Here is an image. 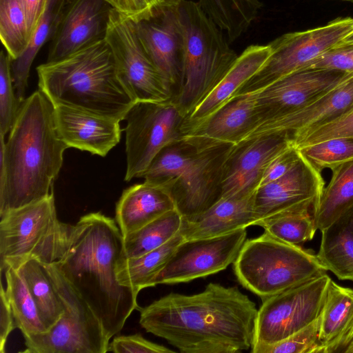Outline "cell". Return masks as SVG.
I'll return each mask as SVG.
<instances>
[{
	"label": "cell",
	"mask_w": 353,
	"mask_h": 353,
	"mask_svg": "<svg viewBox=\"0 0 353 353\" xmlns=\"http://www.w3.org/2000/svg\"><path fill=\"white\" fill-rule=\"evenodd\" d=\"M139 309L141 326L182 353H236L253 345L258 309L236 286L210 283L197 294L171 292Z\"/></svg>",
	"instance_id": "obj_1"
},
{
	"label": "cell",
	"mask_w": 353,
	"mask_h": 353,
	"mask_svg": "<svg viewBox=\"0 0 353 353\" xmlns=\"http://www.w3.org/2000/svg\"><path fill=\"white\" fill-rule=\"evenodd\" d=\"M123 254V236L116 222L101 212L66 223L62 250L52 263L89 305L110 339L139 309L138 292L121 285L117 266Z\"/></svg>",
	"instance_id": "obj_2"
},
{
	"label": "cell",
	"mask_w": 353,
	"mask_h": 353,
	"mask_svg": "<svg viewBox=\"0 0 353 353\" xmlns=\"http://www.w3.org/2000/svg\"><path fill=\"white\" fill-rule=\"evenodd\" d=\"M67 148L57 131L54 104L35 91L22 103L6 141L0 134V216L53 192Z\"/></svg>",
	"instance_id": "obj_3"
},
{
	"label": "cell",
	"mask_w": 353,
	"mask_h": 353,
	"mask_svg": "<svg viewBox=\"0 0 353 353\" xmlns=\"http://www.w3.org/2000/svg\"><path fill=\"white\" fill-rule=\"evenodd\" d=\"M38 85L53 104L121 121L136 103L119 78L105 39L37 67Z\"/></svg>",
	"instance_id": "obj_4"
},
{
	"label": "cell",
	"mask_w": 353,
	"mask_h": 353,
	"mask_svg": "<svg viewBox=\"0 0 353 353\" xmlns=\"http://www.w3.org/2000/svg\"><path fill=\"white\" fill-rule=\"evenodd\" d=\"M234 145L200 148L182 137L163 148L141 177L168 193L183 219L194 218L221 198L223 168Z\"/></svg>",
	"instance_id": "obj_5"
},
{
	"label": "cell",
	"mask_w": 353,
	"mask_h": 353,
	"mask_svg": "<svg viewBox=\"0 0 353 353\" xmlns=\"http://www.w3.org/2000/svg\"><path fill=\"white\" fill-rule=\"evenodd\" d=\"M176 9L183 52L180 88L172 101L185 119L218 85L239 55L198 2L180 0Z\"/></svg>",
	"instance_id": "obj_6"
},
{
	"label": "cell",
	"mask_w": 353,
	"mask_h": 353,
	"mask_svg": "<svg viewBox=\"0 0 353 353\" xmlns=\"http://www.w3.org/2000/svg\"><path fill=\"white\" fill-rule=\"evenodd\" d=\"M233 269L239 282L261 299L326 272L316 254L265 232L246 239Z\"/></svg>",
	"instance_id": "obj_7"
},
{
	"label": "cell",
	"mask_w": 353,
	"mask_h": 353,
	"mask_svg": "<svg viewBox=\"0 0 353 353\" xmlns=\"http://www.w3.org/2000/svg\"><path fill=\"white\" fill-rule=\"evenodd\" d=\"M0 267L17 269L34 259L52 263L63 248L66 223L57 217L54 193L0 216Z\"/></svg>",
	"instance_id": "obj_8"
},
{
	"label": "cell",
	"mask_w": 353,
	"mask_h": 353,
	"mask_svg": "<svg viewBox=\"0 0 353 353\" xmlns=\"http://www.w3.org/2000/svg\"><path fill=\"white\" fill-rule=\"evenodd\" d=\"M64 301L60 319L48 331L24 337L25 353H105L110 339L101 321L57 268L44 263Z\"/></svg>",
	"instance_id": "obj_9"
},
{
	"label": "cell",
	"mask_w": 353,
	"mask_h": 353,
	"mask_svg": "<svg viewBox=\"0 0 353 353\" xmlns=\"http://www.w3.org/2000/svg\"><path fill=\"white\" fill-rule=\"evenodd\" d=\"M353 31V17H339L325 26L288 32L269 43L267 62L239 90L234 97L257 92L279 79L308 68L325 52Z\"/></svg>",
	"instance_id": "obj_10"
},
{
	"label": "cell",
	"mask_w": 353,
	"mask_h": 353,
	"mask_svg": "<svg viewBox=\"0 0 353 353\" xmlns=\"http://www.w3.org/2000/svg\"><path fill=\"white\" fill-rule=\"evenodd\" d=\"M331 279L325 273L275 295L262 299L258 309L252 352L275 344L318 319Z\"/></svg>",
	"instance_id": "obj_11"
},
{
	"label": "cell",
	"mask_w": 353,
	"mask_h": 353,
	"mask_svg": "<svg viewBox=\"0 0 353 353\" xmlns=\"http://www.w3.org/2000/svg\"><path fill=\"white\" fill-rule=\"evenodd\" d=\"M185 117L172 100L138 101L125 115V181L141 177L155 156L183 137Z\"/></svg>",
	"instance_id": "obj_12"
},
{
	"label": "cell",
	"mask_w": 353,
	"mask_h": 353,
	"mask_svg": "<svg viewBox=\"0 0 353 353\" xmlns=\"http://www.w3.org/2000/svg\"><path fill=\"white\" fill-rule=\"evenodd\" d=\"M105 40L118 75L135 102L172 99L168 84L142 46L132 19L112 8Z\"/></svg>",
	"instance_id": "obj_13"
},
{
	"label": "cell",
	"mask_w": 353,
	"mask_h": 353,
	"mask_svg": "<svg viewBox=\"0 0 353 353\" xmlns=\"http://www.w3.org/2000/svg\"><path fill=\"white\" fill-rule=\"evenodd\" d=\"M352 77L340 70L308 68L279 79L254 92L255 125L307 107Z\"/></svg>",
	"instance_id": "obj_14"
},
{
	"label": "cell",
	"mask_w": 353,
	"mask_h": 353,
	"mask_svg": "<svg viewBox=\"0 0 353 353\" xmlns=\"http://www.w3.org/2000/svg\"><path fill=\"white\" fill-rule=\"evenodd\" d=\"M246 228L216 237L184 240L176 248L154 285L187 283L225 270L246 241Z\"/></svg>",
	"instance_id": "obj_15"
},
{
	"label": "cell",
	"mask_w": 353,
	"mask_h": 353,
	"mask_svg": "<svg viewBox=\"0 0 353 353\" xmlns=\"http://www.w3.org/2000/svg\"><path fill=\"white\" fill-rule=\"evenodd\" d=\"M178 1L162 0L133 21L141 43L168 84L172 99L180 88L183 52Z\"/></svg>",
	"instance_id": "obj_16"
},
{
	"label": "cell",
	"mask_w": 353,
	"mask_h": 353,
	"mask_svg": "<svg viewBox=\"0 0 353 353\" xmlns=\"http://www.w3.org/2000/svg\"><path fill=\"white\" fill-rule=\"evenodd\" d=\"M323 189L321 171L301 154L297 162L283 176L257 189L254 194L256 225L281 214H314Z\"/></svg>",
	"instance_id": "obj_17"
},
{
	"label": "cell",
	"mask_w": 353,
	"mask_h": 353,
	"mask_svg": "<svg viewBox=\"0 0 353 353\" xmlns=\"http://www.w3.org/2000/svg\"><path fill=\"white\" fill-rule=\"evenodd\" d=\"M292 144L290 134L283 132L234 145L223 168L221 198L254 194L268 165Z\"/></svg>",
	"instance_id": "obj_18"
},
{
	"label": "cell",
	"mask_w": 353,
	"mask_h": 353,
	"mask_svg": "<svg viewBox=\"0 0 353 353\" xmlns=\"http://www.w3.org/2000/svg\"><path fill=\"white\" fill-rule=\"evenodd\" d=\"M111 9L105 0H66L47 62L60 60L104 39Z\"/></svg>",
	"instance_id": "obj_19"
},
{
	"label": "cell",
	"mask_w": 353,
	"mask_h": 353,
	"mask_svg": "<svg viewBox=\"0 0 353 353\" xmlns=\"http://www.w3.org/2000/svg\"><path fill=\"white\" fill-rule=\"evenodd\" d=\"M60 139L68 148L105 157L121 137L119 121L63 104H54Z\"/></svg>",
	"instance_id": "obj_20"
},
{
	"label": "cell",
	"mask_w": 353,
	"mask_h": 353,
	"mask_svg": "<svg viewBox=\"0 0 353 353\" xmlns=\"http://www.w3.org/2000/svg\"><path fill=\"white\" fill-rule=\"evenodd\" d=\"M352 110L353 77L294 113L258 123L240 142L283 132L292 136L334 122Z\"/></svg>",
	"instance_id": "obj_21"
},
{
	"label": "cell",
	"mask_w": 353,
	"mask_h": 353,
	"mask_svg": "<svg viewBox=\"0 0 353 353\" xmlns=\"http://www.w3.org/2000/svg\"><path fill=\"white\" fill-rule=\"evenodd\" d=\"M256 121V92L248 93L232 98L183 138L200 148L236 145Z\"/></svg>",
	"instance_id": "obj_22"
},
{
	"label": "cell",
	"mask_w": 353,
	"mask_h": 353,
	"mask_svg": "<svg viewBox=\"0 0 353 353\" xmlns=\"http://www.w3.org/2000/svg\"><path fill=\"white\" fill-rule=\"evenodd\" d=\"M271 54L269 43L248 46L214 90L184 119L183 136L231 100L243 84L267 62Z\"/></svg>",
	"instance_id": "obj_23"
},
{
	"label": "cell",
	"mask_w": 353,
	"mask_h": 353,
	"mask_svg": "<svg viewBox=\"0 0 353 353\" xmlns=\"http://www.w3.org/2000/svg\"><path fill=\"white\" fill-rule=\"evenodd\" d=\"M254 194L221 198L201 214L183 219L180 233L185 240L222 236L256 225Z\"/></svg>",
	"instance_id": "obj_24"
},
{
	"label": "cell",
	"mask_w": 353,
	"mask_h": 353,
	"mask_svg": "<svg viewBox=\"0 0 353 353\" xmlns=\"http://www.w3.org/2000/svg\"><path fill=\"white\" fill-rule=\"evenodd\" d=\"M174 209V202L164 189L144 181L123 192L116 205L115 221L125 236Z\"/></svg>",
	"instance_id": "obj_25"
},
{
	"label": "cell",
	"mask_w": 353,
	"mask_h": 353,
	"mask_svg": "<svg viewBox=\"0 0 353 353\" xmlns=\"http://www.w3.org/2000/svg\"><path fill=\"white\" fill-rule=\"evenodd\" d=\"M322 353L343 352L353 342V290L332 279L320 316Z\"/></svg>",
	"instance_id": "obj_26"
},
{
	"label": "cell",
	"mask_w": 353,
	"mask_h": 353,
	"mask_svg": "<svg viewBox=\"0 0 353 353\" xmlns=\"http://www.w3.org/2000/svg\"><path fill=\"white\" fill-rule=\"evenodd\" d=\"M316 254L323 268L341 280L353 281V209L321 230Z\"/></svg>",
	"instance_id": "obj_27"
},
{
	"label": "cell",
	"mask_w": 353,
	"mask_h": 353,
	"mask_svg": "<svg viewBox=\"0 0 353 353\" xmlns=\"http://www.w3.org/2000/svg\"><path fill=\"white\" fill-rule=\"evenodd\" d=\"M332 170L313 214L316 228L321 231L353 209V160Z\"/></svg>",
	"instance_id": "obj_28"
},
{
	"label": "cell",
	"mask_w": 353,
	"mask_h": 353,
	"mask_svg": "<svg viewBox=\"0 0 353 353\" xmlns=\"http://www.w3.org/2000/svg\"><path fill=\"white\" fill-rule=\"evenodd\" d=\"M184 240L179 232L163 245L140 256L121 259L117 270L118 281L121 285L132 288L138 293L144 288L154 287L156 277Z\"/></svg>",
	"instance_id": "obj_29"
},
{
	"label": "cell",
	"mask_w": 353,
	"mask_h": 353,
	"mask_svg": "<svg viewBox=\"0 0 353 353\" xmlns=\"http://www.w3.org/2000/svg\"><path fill=\"white\" fill-rule=\"evenodd\" d=\"M15 270L23 279L48 331L63 316L65 305L44 263L32 259Z\"/></svg>",
	"instance_id": "obj_30"
},
{
	"label": "cell",
	"mask_w": 353,
	"mask_h": 353,
	"mask_svg": "<svg viewBox=\"0 0 353 353\" xmlns=\"http://www.w3.org/2000/svg\"><path fill=\"white\" fill-rule=\"evenodd\" d=\"M66 0H48L44 13L22 54L12 61L11 69L16 94L23 103L32 63L41 47L51 40L57 28Z\"/></svg>",
	"instance_id": "obj_31"
},
{
	"label": "cell",
	"mask_w": 353,
	"mask_h": 353,
	"mask_svg": "<svg viewBox=\"0 0 353 353\" xmlns=\"http://www.w3.org/2000/svg\"><path fill=\"white\" fill-rule=\"evenodd\" d=\"M207 16L233 42L245 33L256 19L263 3L259 0H199Z\"/></svg>",
	"instance_id": "obj_32"
},
{
	"label": "cell",
	"mask_w": 353,
	"mask_h": 353,
	"mask_svg": "<svg viewBox=\"0 0 353 353\" xmlns=\"http://www.w3.org/2000/svg\"><path fill=\"white\" fill-rule=\"evenodd\" d=\"M182 221L174 209L123 236V259L136 258L163 245L179 232Z\"/></svg>",
	"instance_id": "obj_33"
},
{
	"label": "cell",
	"mask_w": 353,
	"mask_h": 353,
	"mask_svg": "<svg viewBox=\"0 0 353 353\" xmlns=\"http://www.w3.org/2000/svg\"><path fill=\"white\" fill-rule=\"evenodd\" d=\"M6 292L14 317L17 327L23 338L47 331L30 291L19 272L8 268L5 272Z\"/></svg>",
	"instance_id": "obj_34"
},
{
	"label": "cell",
	"mask_w": 353,
	"mask_h": 353,
	"mask_svg": "<svg viewBox=\"0 0 353 353\" xmlns=\"http://www.w3.org/2000/svg\"><path fill=\"white\" fill-rule=\"evenodd\" d=\"M0 39L12 60L27 48L30 35L20 0H0Z\"/></svg>",
	"instance_id": "obj_35"
},
{
	"label": "cell",
	"mask_w": 353,
	"mask_h": 353,
	"mask_svg": "<svg viewBox=\"0 0 353 353\" xmlns=\"http://www.w3.org/2000/svg\"><path fill=\"white\" fill-rule=\"evenodd\" d=\"M256 225L272 236L294 245L311 240L317 230L311 212L281 214L261 221Z\"/></svg>",
	"instance_id": "obj_36"
},
{
	"label": "cell",
	"mask_w": 353,
	"mask_h": 353,
	"mask_svg": "<svg viewBox=\"0 0 353 353\" xmlns=\"http://www.w3.org/2000/svg\"><path fill=\"white\" fill-rule=\"evenodd\" d=\"M298 149L320 171L332 170L353 160V137L329 139Z\"/></svg>",
	"instance_id": "obj_37"
},
{
	"label": "cell",
	"mask_w": 353,
	"mask_h": 353,
	"mask_svg": "<svg viewBox=\"0 0 353 353\" xmlns=\"http://www.w3.org/2000/svg\"><path fill=\"white\" fill-rule=\"evenodd\" d=\"M9 54L1 50L0 54V134L10 132L22 103L17 97L14 87Z\"/></svg>",
	"instance_id": "obj_38"
},
{
	"label": "cell",
	"mask_w": 353,
	"mask_h": 353,
	"mask_svg": "<svg viewBox=\"0 0 353 353\" xmlns=\"http://www.w3.org/2000/svg\"><path fill=\"white\" fill-rule=\"evenodd\" d=\"M320 316L300 331L261 348L257 353H322L319 339Z\"/></svg>",
	"instance_id": "obj_39"
},
{
	"label": "cell",
	"mask_w": 353,
	"mask_h": 353,
	"mask_svg": "<svg viewBox=\"0 0 353 353\" xmlns=\"http://www.w3.org/2000/svg\"><path fill=\"white\" fill-rule=\"evenodd\" d=\"M353 137V110L343 117L314 130L291 136L296 148L311 145L329 139Z\"/></svg>",
	"instance_id": "obj_40"
},
{
	"label": "cell",
	"mask_w": 353,
	"mask_h": 353,
	"mask_svg": "<svg viewBox=\"0 0 353 353\" xmlns=\"http://www.w3.org/2000/svg\"><path fill=\"white\" fill-rule=\"evenodd\" d=\"M309 68L336 70L353 74V43L341 41L317 58Z\"/></svg>",
	"instance_id": "obj_41"
},
{
	"label": "cell",
	"mask_w": 353,
	"mask_h": 353,
	"mask_svg": "<svg viewBox=\"0 0 353 353\" xmlns=\"http://www.w3.org/2000/svg\"><path fill=\"white\" fill-rule=\"evenodd\" d=\"M108 352L115 353H173L165 346L151 342L140 334L115 336L108 345Z\"/></svg>",
	"instance_id": "obj_42"
},
{
	"label": "cell",
	"mask_w": 353,
	"mask_h": 353,
	"mask_svg": "<svg viewBox=\"0 0 353 353\" xmlns=\"http://www.w3.org/2000/svg\"><path fill=\"white\" fill-rule=\"evenodd\" d=\"M300 157L299 149L293 144L290 145L268 165L259 187L283 176L294 166Z\"/></svg>",
	"instance_id": "obj_43"
},
{
	"label": "cell",
	"mask_w": 353,
	"mask_h": 353,
	"mask_svg": "<svg viewBox=\"0 0 353 353\" xmlns=\"http://www.w3.org/2000/svg\"><path fill=\"white\" fill-rule=\"evenodd\" d=\"M17 327L14 317L6 292L1 284L0 291V352L6 351V344L10 334Z\"/></svg>",
	"instance_id": "obj_44"
},
{
	"label": "cell",
	"mask_w": 353,
	"mask_h": 353,
	"mask_svg": "<svg viewBox=\"0 0 353 353\" xmlns=\"http://www.w3.org/2000/svg\"><path fill=\"white\" fill-rule=\"evenodd\" d=\"M112 8L132 21L147 14L155 5L150 0H105Z\"/></svg>",
	"instance_id": "obj_45"
},
{
	"label": "cell",
	"mask_w": 353,
	"mask_h": 353,
	"mask_svg": "<svg viewBox=\"0 0 353 353\" xmlns=\"http://www.w3.org/2000/svg\"><path fill=\"white\" fill-rule=\"evenodd\" d=\"M31 36L36 29L46 10L48 0H20Z\"/></svg>",
	"instance_id": "obj_46"
},
{
	"label": "cell",
	"mask_w": 353,
	"mask_h": 353,
	"mask_svg": "<svg viewBox=\"0 0 353 353\" xmlns=\"http://www.w3.org/2000/svg\"><path fill=\"white\" fill-rule=\"evenodd\" d=\"M341 42L353 43V31H352Z\"/></svg>",
	"instance_id": "obj_47"
},
{
	"label": "cell",
	"mask_w": 353,
	"mask_h": 353,
	"mask_svg": "<svg viewBox=\"0 0 353 353\" xmlns=\"http://www.w3.org/2000/svg\"><path fill=\"white\" fill-rule=\"evenodd\" d=\"M345 353H353V342L344 351Z\"/></svg>",
	"instance_id": "obj_48"
},
{
	"label": "cell",
	"mask_w": 353,
	"mask_h": 353,
	"mask_svg": "<svg viewBox=\"0 0 353 353\" xmlns=\"http://www.w3.org/2000/svg\"><path fill=\"white\" fill-rule=\"evenodd\" d=\"M154 4H157L162 0H150Z\"/></svg>",
	"instance_id": "obj_49"
},
{
	"label": "cell",
	"mask_w": 353,
	"mask_h": 353,
	"mask_svg": "<svg viewBox=\"0 0 353 353\" xmlns=\"http://www.w3.org/2000/svg\"><path fill=\"white\" fill-rule=\"evenodd\" d=\"M342 1H352V2H353V0H342Z\"/></svg>",
	"instance_id": "obj_50"
},
{
	"label": "cell",
	"mask_w": 353,
	"mask_h": 353,
	"mask_svg": "<svg viewBox=\"0 0 353 353\" xmlns=\"http://www.w3.org/2000/svg\"><path fill=\"white\" fill-rule=\"evenodd\" d=\"M174 1H179V0H174Z\"/></svg>",
	"instance_id": "obj_51"
}]
</instances>
